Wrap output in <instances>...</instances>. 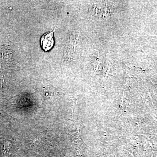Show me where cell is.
Instances as JSON below:
<instances>
[{"label":"cell","instance_id":"obj_2","mask_svg":"<svg viewBox=\"0 0 157 157\" xmlns=\"http://www.w3.org/2000/svg\"><path fill=\"white\" fill-rule=\"evenodd\" d=\"M44 94L45 97L52 99L56 95L57 92L55 88L51 86H47L44 88Z\"/></svg>","mask_w":157,"mask_h":157},{"label":"cell","instance_id":"obj_1","mask_svg":"<svg viewBox=\"0 0 157 157\" xmlns=\"http://www.w3.org/2000/svg\"><path fill=\"white\" fill-rule=\"evenodd\" d=\"M56 29V27L53 30L44 34L41 37L40 43L42 49L45 52L49 51L52 48L54 45V33Z\"/></svg>","mask_w":157,"mask_h":157}]
</instances>
